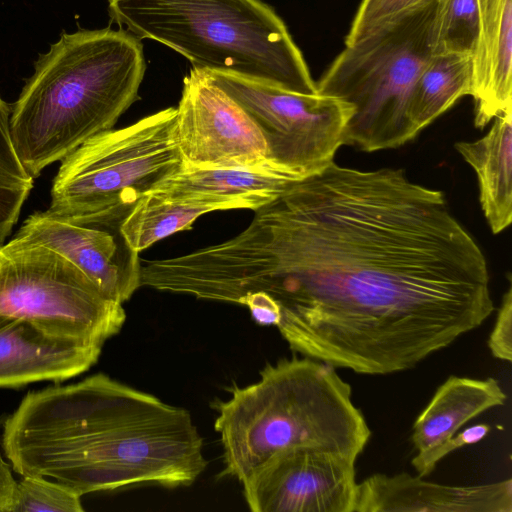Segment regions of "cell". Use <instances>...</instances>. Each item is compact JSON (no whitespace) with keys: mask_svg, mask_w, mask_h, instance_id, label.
Returning a JSON list of instances; mask_svg holds the SVG:
<instances>
[{"mask_svg":"<svg viewBox=\"0 0 512 512\" xmlns=\"http://www.w3.org/2000/svg\"><path fill=\"white\" fill-rule=\"evenodd\" d=\"M195 267L201 298L360 374L410 369L494 310L486 258L444 194L395 168L333 162L291 182Z\"/></svg>","mask_w":512,"mask_h":512,"instance_id":"cell-1","label":"cell"},{"mask_svg":"<svg viewBox=\"0 0 512 512\" xmlns=\"http://www.w3.org/2000/svg\"><path fill=\"white\" fill-rule=\"evenodd\" d=\"M2 447L21 476L54 480L79 496L189 486L207 466L186 409L102 373L29 392L3 423Z\"/></svg>","mask_w":512,"mask_h":512,"instance_id":"cell-2","label":"cell"},{"mask_svg":"<svg viewBox=\"0 0 512 512\" xmlns=\"http://www.w3.org/2000/svg\"><path fill=\"white\" fill-rule=\"evenodd\" d=\"M145 70L141 40L124 29L63 33L35 62L11 107L12 138L27 172L35 179L113 129L139 99Z\"/></svg>","mask_w":512,"mask_h":512,"instance_id":"cell-3","label":"cell"},{"mask_svg":"<svg viewBox=\"0 0 512 512\" xmlns=\"http://www.w3.org/2000/svg\"><path fill=\"white\" fill-rule=\"evenodd\" d=\"M332 365L309 357L268 364L216 406L224 473L243 482L276 453L312 448L357 459L371 430Z\"/></svg>","mask_w":512,"mask_h":512,"instance_id":"cell-4","label":"cell"},{"mask_svg":"<svg viewBox=\"0 0 512 512\" xmlns=\"http://www.w3.org/2000/svg\"><path fill=\"white\" fill-rule=\"evenodd\" d=\"M111 21L160 42L194 68L317 93L306 61L276 11L261 0H107Z\"/></svg>","mask_w":512,"mask_h":512,"instance_id":"cell-5","label":"cell"},{"mask_svg":"<svg viewBox=\"0 0 512 512\" xmlns=\"http://www.w3.org/2000/svg\"><path fill=\"white\" fill-rule=\"evenodd\" d=\"M437 0L423 1L345 45L316 83L317 93L352 108L344 144L373 152L419 132L408 115L414 84L433 56Z\"/></svg>","mask_w":512,"mask_h":512,"instance_id":"cell-6","label":"cell"},{"mask_svg":"<svg viewBox=\"0 0 512 512\" xmlns=\"http://www.w3.org/2000/svg\"><path fill=\"white\" fill-rule=\"evenodd\" d=\"M176 108L97 134L61 160L48 211L122 224L134 205L183 166L175 140Z\"/></svg>","mask_w":512,"mask_h":512,"instance_id":"cell-7","label":"cell"},{"mask_svg":"<svg viewBox=\"0 0 512 512\" xmlns=\"http://www.w3.org/2000/svg\"><path fill=\"white\" fill-rule=\"evenodd\" d=\"M0 315L26 320L56 337L100 345L126 319L122 304L72 262L16 235L0 246Z\"/></svg>","mask_w":512,"mask_h":512,"instance_id":"cell-8","label":"cell"},{"mask_svg":"<svg viewBox=\"0 0 512 512\" xmlns=\"http://www.w3.org/2000/svg\"><path fill=\"white\" fill-rule=\"evenodd\" d=\"M201 71L256 122L267 142L269 160L280 171L301 180L334 162L352 115L349 104L235 74Z\"/></svg>","mask_w":512,"mask_h":512,"instance_id":"cell-9","label":"cell"},{"mask_svg":"<svg viewBox=\"0 0 512 512\" xmlns=\"http://www.w3.org/2000/svg\"><path fill=\"white\" fill-rule=\"evenodd\" d=\"M175 140L183 164L192 167L276 168L256 122L196 68L183 80Z\"/></svg>","mask_w":512,"mask_h":512,"instance_id":"cell-10","label":"cell"},{"mask_svg":"<svg viewBox=\"0 0 512 512\" xmlns=\"http://www.w3.org/2000/svg\"><path fill=\"white\" fill-rule=\"evenodd\" d=\"M356 459L293 448L280 451L242 483L252 512H353Z\"/></svg>","mask_w":512,"mask_h":512,"instance_id":"cell-11","label":"cell"},{"mask_svg":"<svg viewBox=\"0 0 512 512\" xmlns=\"http://www.w3.org/2000/svg\"><path fill=\"white\" fill-rule=\"evenodd\" d=\"M120 227L118 223L80 220L46 210L31 214L15 235L58 252L106 296L123 304L141 287V261Z\"/></svg>","mask_w":512,"mask_h":512,"instance_id":"cell-12","label":"cell"},{"mask_svg":"<svg viewBox=\"0 0 512 512\" xmlns=\"http://www.w3.org/2000/svg\"><path fill=\"white\" fill-rule=\"evenodd\" d=\"M375 473L357 483L353 512H512V480L450 486Z\"/></svg>","mask_w":512,"mask_h":512,"instance_id":"cell-13","label":"cell"},{"mask_svg":"<svg viewBox=\"0 0 512 512\" xmlns=\"http://www.w3.org/2000/svg\"><path fill=\"white\" fill-rule=\"evenodd\" d=\"M102 346L56 337L26 320L0 315V388L70 379L97 362Z\"/></svg>","mask_w":512,"mask_h":512,"instance_id":"cell-14","label":"cell"},{"mask_svg":"<svg viewBox=\"0 0 512 512\" xmlns=\"http://www.w3.org/2000/svg\"><path fill=\"white\" fill-rule=\"evenodd\" d=\"M294 181L274 168H182L149 192L181 201H208L229 209L257 210L278 198ZM148 194V193H147Z\"/></svg>","mask_w":512,"mask_h":512,"instance_id":"cell-15","label":"cell"},{"mask_svg":"<svg viewBox=\"0 0 512 512\" xmlns=\"http://www.w3.org/2000/svg\"><path fill=\"white\" fill-rule=\"evenodd\" d=\"M479 36L473 56L475 126L512 111V0H476Z\"/></svg>","mask_w":512,"mask_h":512,"instance_id":"cell-16","label":"cell"},{"mask_svg":"<svg viewBox=\"0 0 512 512\" xmlns=\"http://www.w3.org/2000/svg\"><path fill=\"white\" fill-rule=\"evenodd\" d=\"M507 399L498 380L450 376L413 424L411 440L417 452L450 439L465 423L501 406Z\"/></svg>","mask_w":512,"mask_h":512,"instance_id":"cell-17","label":"cell"},{"mask_svg":"<svg viewBox=\"0 0 512 512\" xmlns=\"http://www.w3.org/2000/svg\"><path fill=\"white\" fill-rule=\"evenodd\" d=\"M456 150L474 169L479 200L491 231L498 234L512 221V111L495 118L489 132Z\"/></svg>","mask_w":512,"mask_h":512,"instance_id":"cell-18","label":"cell"},{"mask_svg":"<svg viewBox=\"0 0 512 512\" xmlns=\"http://www.w3.org/2000/svg\"><path fill=\"white\" fill-rule=\"evenodd\" d=\"M472 91L473 57L433 55L414 84L408 109L410 121L420 132Z\"/></svg>","mask_w":512,"mask_h":512,"instance_id":"cell-19","label":"cell"},{"mask_svg":"<svg viewBox=\"0 0 512 512\" xmlns=\"http://www.w3.org/2000/svg\"><path fill=\"white\" fill-rule=\"evenodd\" d=\"M217 210L226 208L214 202L171 200L148 193L134 205L120 230L129 246L140 253L161 239L190 229L200 216Z\"/></svg>","mask_w":512,"mask_h":512,"instance_id":"cell-20","label":"cell"},{"mask_svg":"<svg viewBox=\"0 0 512 512\" xmlns=\"http://www.w3.org/2000/svg\"><path fill=\"white\" fill-rule=\"evenodd\" d=\"M11 107L0 96V246L6 242L28 198L34 178L22 164L12 138Z\"/></svg>","mask_w":512,"mask_h":512,"instance_id":"cell-21","label":"cell"},{"mask_svg":"<svg viewBox=\"0 0 512 512\" xmlns=\"http://www.w3.org/2000/svg\"><path fill=\"white\" fill-rule=\"evenodd\" d=\"M479 36L476 0H437L433 27V55L473 57Z\"/></svg>","mask_w":512,"mask_h":512,"instance_id":"cell-22","label":"cell"},{"mask_svg":"<svg viewBox=\"0 0 512 512\" xmlns=\"http://www.w3.org/2000/svg\"><path fill=\"white\" fill-rule=\"evenodd\" d=\"M8 512H82L81 496L64 485L40 476H22Z\"/></svg>","mask_w":512,"mask_h":512,"instance_id":"cell-23","label":"cell"},{"mask_svg":"<svg viewBox=\"0 0 512 512\" xmlns=\"http://www.w3.org/2000/svg\"><path fill=\"white\" fill-rule=\"evenodd\" d=\"M426 0H362L349 32L345 45L356 42L375 28Z\"/></svg>","mask_w":512,"mask_h":512,"instance_id":"cell-24","label":"cell"},{"mask_svg":"<svg viewBox=\"0 0 512 512\" xmlns=\"http://www.w3.org/2000/svg\"><path fill=\"white\" fill-rule=\"evenodd\" d=\"M489 430L490 427L486 424L468 427L463 432L452 436L433 448L417 452V455L411 461L412 466L417 475L424 478L435 469L437 463L446 455L463 446L481 441L488 434Z\"/></svg>","mask_w":512,"mask_h":512,"instance_id":"cell-25","label":"cell"},{"mask_svg":"<svg viewBox=\"0 0 512 512\" xmlns=\"http://www.w3.org/2000/svg\"><path fill=\"white\" fill-rule=\"evenodd\" d=\"M509 287L504 293L498 309L495 325L488 339L492 355L500 360H512V286L508 275Z\"/></svg>","mask_w":512,"mask_h":512,"instance_id":"cell-26","label":"cell"},{"mask_svg":"<svg viewBox=\"0 0 512 512\" xmlns=\"http://www.w3.org/2000/svg\"><path fill=\"white\" fill-rule=\"evenodd\" d=\"M17 481L9 464L0 455V512H8L12 504Z\"/></svg>","mask_w":512,"mask_h":512,"instance_id":"cell-27","label":"cell"}]
</instances>
